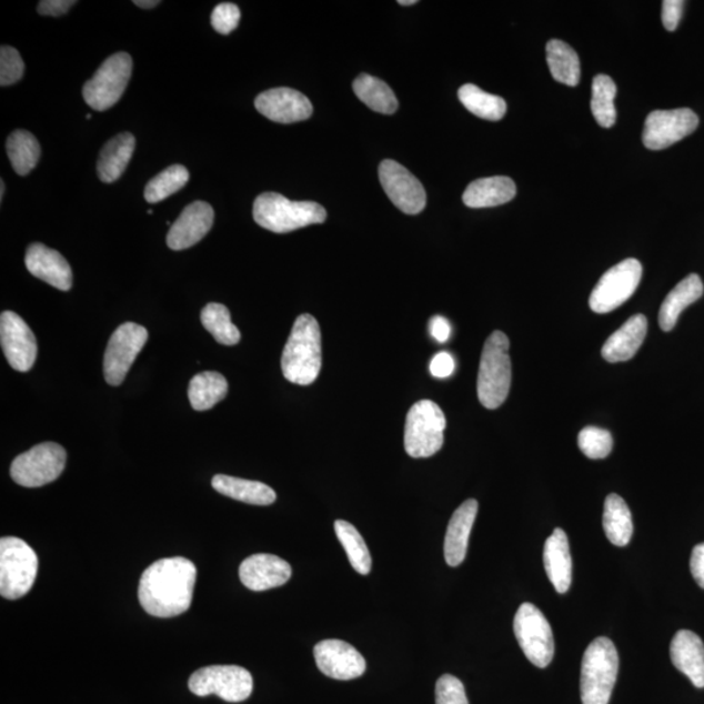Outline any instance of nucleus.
<instances>
[{
  "instance_id": "16",
  "label": "nucleus",
  "mask_w": 704,
  "mask_h": 704,
  "mask_svg": "<svg viewBox=\"0 0 704 704\" xmlns=\"http://www.w3.org/2000/svg\"><path fill=\"white\" fill-rule=\"evenodd\" d=\"M0 343L7 361L14 371L32 370L37 359V340L18 313L4 311L0 316Z\"/></svg>"
},
{
  "instance_id": "22",
  "label": "nucleus",
  "mask_w": 704,
  "mask_h": 704,
  "mask_svg": "<svg viewBox=\"0 0 704 704\" xmlns=\"http://www.w3.org/2000/svg\"><path fill=\"white\" fill-rule=\"evenodd\" d=\"M477 501L470 499L456 509L449 522L444 553L447 565L459 566L466 559L471 530L477 514Z\"/></svg>"
},
{
  "instance_id": "2",
  "label": "nucleus",
  "mask_w": 704,
  "mask_h": 704,
  "mask_svg": "<svg viewBox=\"0 0 704 704\" xmlns=\"http://www.w3.org/2000/svg\"><path fill=\"white\" fill-rule=\"evenodd\" d=\"M322 365L321 331L316 319L304 313L295 320L281 358L284 379L296 385H311Z\"/></svg>"
},
{
  "instance_id": "4",
  "label": "nucleus",
  "mask_w": 704,
  "mask_h": 704,
  "mask_svg": "<svg viewBox=\"0 0 704 704\" xmlns=\"http://www.w3.org/2000/svg\"><path fill=\"white\" fill-rule=\"evenodd\" d=\"M509 348L511 342L500 331L493 332L484 343L477 373V396L485 409H499L511 392L512 362Z\"/></svg>"
},
{
  "instance_id": "3",
  "label": "nucleus",
  "mask_w": 704,
  "mask_h": 704,
  "mask_svg": "<svg viewBox=\"0 0 704 704\" xmlns=\"http://www.w3.org/2000/svg\"><path fill=\"white\" fill-rule=\"evenodd\" d=\"M253 220L262 229L286 234L310 224L324 223L326 211L318 202L291 201L280 193L265 192L254 200Z\"/></svg>"
},
{
  "instance_id": "17",
  "label": "nucleus",
  "mask_w": 704,
  "mask_h": 704,
  "mask_svg": "<svg viewBox=\"0 0 704 704\" xmlns=\"http://www.w3.org/2000/svg\"><path fill=\"white\" fill-rule=\"evenodd\" d=\"M314 661L325 676L349 681L363 676L366 663L359 651L340 640L322 641L314 646Z\"/></svg>"
},
{
  "instance_id": "13",
  "label": "nucleus",
  "mask_w": 704,
  "mask_h": 704,
  "mask_svg": "<svg viewBox=\"0 0 704 704\" xmlns=\"http://www.w3.org/2000/svg\"><path fill=\"white\" fill-rule=\"evenodd\" d=\"M147 341V329L134 322H125L112 333L103 356V374L109 385L123 383Z\"/></svg>"
},
{
  "instance_id": "31",
  "label": "nucleus",
  "mask_w": 704,
  "mask_h": 704,
  "mask_svg": "<svg viewBox=\"0 0 704 704\" xmlns=\"http://www.w3.org/2000/svg\"><path fill=\"white\" fill-rule=\"evenodd\" d=\"M546 62L554 80L567 87H576L581 80L580 57L564 41L551 40L546 43Z\"/></svg>"
},
{
  "instance_id": "19",
  "label": "nucleus",
  "mask_w": 704,
  "mask_h": 704,
  "mask_svg": "<svg viewBox=\"0 0 704 704\" xmlns=\"http://www.w3.org/2000/svg\"><path fill=\"white\" fill-rule=\"evenodd\" d=\"M214 211L205 201H194L172 223L168 245L172 251H183L198 244L211 231Z\"/></svg>"
},
{
  "instance_id": "24",
  "label": "nucleus",
  "mask_w": 704,
  "mask_h": 704,
  "mask_svg": "<svg viewBox=\"0 0 704 704\" xmlns=\"http://www.w3.org/2000/svg\"><path fill=\"white\" fill-rule=\"evenodd\" d=\"M671 658L695 687H704V644L700 635L691 631L677 632L671 643Z\"/></svg>"
},
{
  "instance_id": "32",
  "label": "nucleus",
  "mask_w": 704,
  "mask_h": 704,
  "mask_svg": "<svg viewBox=\"0 0 704 704\" xmlns=\"http://www.w3.org/2000/svg\"><path fill=\"white\" fill-rule=\"evenodd\" d=\"M228 391V380L221 373L213 371L201 372L190 383L189 399L191 406L197 411L211 410L217 403L227 399Z\"/></svg>"
},
{
  "instance_id": "11",
  "label": "nucleus",
  "mask_w": 704,
  "mask_h": 704,
  "mask_svg": "<svg viewBox=\"0 0 704 704\" xmlns=\"http://www.w3.org/2000/svg\"><path fill=\"white\" fill-rule=\"evenodd\" d=\"M516 641L537 668H546L553 661L554 640L552 627L541 610L534 604L523 603L514 617Z\"/></svg>"
},
{
  "instance_id": "38",
  "label": "nucleus",
  "mask_w": 704,
  "mask_h": 704,
  "mask_svg": "<svg viewBox=\"0 0 704 704\" xmlns=\"http://www.w3.org/2000/svg\"><path fill=\"white\" fill-rule=\"evenodd\" d=\"M617 87L614 81L606 74H597L593 82V100H591V111L596 122L611 129L616 123V108H614V99H616Z\"/></svg>"
},
{
  "instance_id": "42",
  "label": "nucleus",
  "mask_w": 704,
  "mask_h": 704,
  "mask_svg": "<svg viewBox=\"0 0 704 704\" xmlns=\"http://www.w3.org/2000/svg\"><path fill=\"white\" fill-rule=\"evenodd\" d=\"M436 704H469L461 680L452 674L441 676L436 684Z\"/></svg>"
},
{
  "instance_id": "29",
  "label": "nucleus",
  "mask_w": 704,
  "mask_h": 704,
  "mask_svg": "<svg viewBox=\"0 0 704 704\" xmlns=\"http://www.w3.org/2000/svg\"><path fill=\"white\" fill-rule=\"evenodd\" d=\"M212 485L223 496L250 505H272L276 500V494L271 486L261 482L247 481V479L215 475Z\"/></svg>"
},
{
  "instance_id": "49",
  "label": "nucleus",
  "mask_w": 704,
  "mask_h": 704,
  "mask_svg": "<svg viewBox=\"0 0 704 704\" xmlns=\"http://www.w3.org/2000/svg\"><path fill=\"white\" fill-rule=\"evenodd\" d=\"M161 2L159 0H134L133 4L140 7V9H153V7L159 6Z\"/></svg>"
},
{
  "instance_id": "52",
  "label": "nucleus",
  "mask_w": 704,
  "mask_h": 704,
  "mask_svg": "<svg viewBox=\"0 0 704 704\" xmlns=\"http://www.w3.org/2000/svg\"><path fill=\"white\" fill-rule=\"evenodd\" d=\"M87 119H92V114H88V115H87Z\"/></svg>"
},
{
  "instance_id": "50",
  "label": "nucleus",
  "mask_w": 704,
  "mask_h": 704,
  "mask_svg": "<svg viewBox=\"0 0 704 704\" xmlns=\"http://www.w3.org/2000/svg\"><path fill=\"white\" fill-rule=\"evenodd\" d=\"M401 6H413L416 4V0H400L399 2Z\"/></svg>"
},
{
  "instance_id": "30",
  "label": "nucleus",
  "mask_w": 704,
  "mask_h": 704,
  "mask_svg": "<svg viewBox=\"0 0 704 704\" xmlns=\"http://www.w3.org/2000/svg\"><path fill=\"white\" fill-rule=\"evenodd\" d=\"M603 527L613 545L625 546L631 543L634 531L632 513L618 494L612 493L605 499Z\"/></svg>"
},
{
  "instance_id": "36",
  "label": "nucleus",
  "mask_w": 704,
  "mask_h": 704,
  "mask_svg": "<svg viewBox=\"0 0 704 704\" xmlns=\"http://www.w3.org/2000/svg\"><path fill=\"white\" fill-rule=\"evenodd\" d=\"M334 530L336 537L346 552L350 564L359 574L366 575L372 569V557L364 539L355 526L346 521H335Z\"/></svg>"
},
{
  "instance_id": "10",
  "label": "nucleus",
  "mask_w": 704,
  "mask_h": 704,
  "mask_svg": "<svg viewBox=\"0 0 704 704\" xmlns=\"http://www.w3.org/2000/svg\"><path fill=\"white\" fill-rule=\"evenodd\" d=\"M131 74L132 58L127 52L109 57L82 88L86 102L97 111L114 107L129 86Z\"/></svg>"
},
{
  "instance_id": "20",
  "label": "nucleus",
  "mask_w": 704,
  "mask_h": 704,
  "mask_svg": "<svg viewBox=\"0 0 704 704\" xmlns=\"http://www.w3.org/2000/svg\"><path fill=\"white\" fill-rule=\"evenodd\" d=\"M291 573L288 561L268 553L253 554L239 567V579L247 589L257 593L283 586L291 579Z\"/></svg>"
},
{
  "instance_id": "12",
  "label": "nucleus",
  "mask_w": 704,
  "mask_h": 704,
  "mask_svg": "<svg viewBox=\"0 0 704 704\" xmlns=\"http://www.w3.org/2000/svg\"><path fill=\"white\" fill-rule=\"evenodd\" d=\"M642 272V264L635 259L621 261L611 268L591 292V310L596 313H609L618 309L638 288Z\"/></svg>"
},
{
  "instance_id": "8",
  "label": "nucleus",
  "mask_w": 704,
  "mask_h": 704,
  "mask_svg": "<svg viewBox=\"0 0 704 704\" xmlns=\"http://www.w3.org/2000/svg\"><path fill=\"white\" fill-rule=\"evenodd\" d=\"M190 691L198 696L214 694L238 703L249 700L253 691L252 674L239 665H209L192 674Z\"/></svg>"
},
{
  "instance_id": "27",
  "label": "nucleus",
  "mask_w": 704,
  "mask_h": 704,
  "mask_svg": "<svg viewBox=\"0 0 704 704\" xmlns=\"http://www.w3.org/2000/svg\"><path fill=\"white\" fill-rule=\"evenodd\" d=\"M516 187L511 178L491 177L477 179L463 193L469 208H492L506 204L515 198Z\"/></svg>"
},
{
  "instance_id": "28",
  "label": "nucleus",
  "mask_w": 704,
  "mask_h": 704,
  "mask_svg": "<svg viewBox=\"0 0 704 704\" xmlns=\"http://www.w3.org/2000/svg\"><path fill=\"white\" fill-rule=\"evenodd\" d=\"M703 290L701 276L691 274L666 295L658 312V324L664 332H671L676 326L680 314L686 306L700 301Z\"/></svg>"
},
{
  "instance_id": "1",
  "label": "nucleus",
  "mask_w": 704,
  "mask_h": 704,
  "mask_svg": "<svg viewBox=\"0 0 704 704\" xmlns=\"http://www.w3.org/2000/svg\"><path fill=\"white\" fill-rule=\"evenodd\" d=\"M197 566L189 559L155 561L141 575L139 601L151 616L170 618L190 610L197 583Z\"/></svg>"
},
{
  "instance_id": "35",
  "label": "nucleus",
  "mask_w": 704,
  "mask_h": 704,
  "mask_svg": "<svg viewBox=\"0 0 704 704\" xmlns=\"http://www.w3.org/2000/svg\"><path fill=\"white\" fill-rule=\"evenodd\" d=\"M459 97L464 108L485 121L496 122L506 114V102L501 97L486 93L474 84L461 87Z\"/></svg>"
},
{
  "instance_id": "37",
  "label": "nucleus",
  "mask_w": 704,
  "mask_h": 704,
  "mask_svg": "<svg viewBox=\"0 0 704 704\" xmlns=\"http://www.w3.org/2000/svg\"><path fill=\"white\" fill-rule=\"evenodd\" d=\"M201 322L214 340L224 346H234L241 341V332L232 324L228 306L219 303H209L201 311Z\"/></svg>"
},
{
  "instance_id": "39",
  "label": "nucleus",
  "mask_w": 704,
  "mask_h": 704,
  "mask_svg": "<svg viewBox=\"0 0 704 704\" xmlns=\"http://www.w3.org/2000/svg\"><path fill=\"white\" fill-rule=\"evenodd\" d=\"M190 181V172L182 164H172L154 177L145 187V200L149 204H157L182 190Z\"/></svg>"
},
{
  "instance_id": "43",
  "label": "nucleus",
  "mask_w": 704,
  "mask_h": 704,
  "mask_svg": "<svg viewBox=\"0 0 704 704\" xmlns=\"http://www.w3.org/2000/svg\"><path fill=\"white\" fill-rule=\"evenodd\" d=\"M239 20L241 10L232 3H221L212 12V26L220 34L227 36L235 31Z\"/></svg>"
},
{
  "instance_id": "26",
  "label": "nucleus",
  "mask_w": 704,
  "mask_h": 704,
  "mask_svg": "<svg viewBox=\"0 0 704 704\" xmlns=\"http://www.w3.org/2000/svg\"><path fill=\"white\" fill-rule=\"evenodd\" d=\"M137 139L130 132L117 134L102 148L97 174L103 183H114L122 177L132 159Z\"/></svg>"
},
{
  "instance_id": "45",
  "label": "nucleus",
  "mask_w": 704,
  "mask_h": 704,
  "mask_svg": "<svg viewBox=\"0 0 704 704\" xmlns=\"http://www.w3.org/2000/svg\"><path fill=\"white\" fill-rule=\"evenodd\" d=\"M430 370L433 378L446 379L452 376L455 370L454 358L449 352H439L436 356L432 359Z\"/></svg>"
},
{
  "instance_id": "48",
  "label": "nucleus",
  "mask_w": 704,
  "mask_h": 704,
  "mask_svg": "<svg viewBox=\"0 0 704 704\" xmlns=\"http://www.w3.org/2000/svg\"><path fill=\"white\" fill-rule=\"evenodd\" d=\"M431 335L440 343H444L451 336L452 328L445 318L434 316L430 324Z\"/></svg>"
},
{
  "instance_id": "23",
  "label": "nucleus",
  "mask_w": 704,
  "mask_h": 704,
  "mask_svg": "<svg viewBox=\"0 0 704 704\" xmlns=\"http://www.w3.org/2000/svg\"><path fill=\"white\" fill-rule=\"evenodd\" d=\"M544 567L553 587L565 594L572 586L573 561L571 546L563 529H556L544 545Z\"/></svg>"
},
{
  "instance_id": "51",
  "label": "nucleus",
  "mask_w": 704,
  "mask_h": 704,
  "mask_svg": "<svg viewBox=\"0 0 704 704\" xmlns=\"http://www.w3.org/2000/svg\"><path fill=\"white\" fill-rule=\"evenodd\" d=\"M0 187H2V190H0V199H2V200H3V198H4V191H6V190H4L6 184H4V182H3V181H2V182H0Z\"/></svg>"
},
{
  "instance_id": "21",
  "label": "nucleus",
  "mask_w": 704,
  "mask_h": 704,
  "mask_svg": "<svg viewBox=\"0 0 704 704\" xmlns=\"http://www.w3.org/2000/svg\"><path fill=\"white\" fill-rule=\"evenodd\" d=\"M26 265L29 273L37 276L52 288L70 291L72 288V271L61 253L42 243H33L28 247Z\"/></svg>"
},
{
  "instance_id": "5",
  "label": "nucleus",
  "mask_w": 704,
  "mask_h": 704,
  "mask_svg": "<svg viewBox=\"0 0 704 704\" xmlns=\"http://www.w3.org/2000/svg\"><path fill=\"white\" fill-rule=\"evenodd\" d=\"M618 653L605 636L596 638L582 658V704H609L618 673Z\"/></svg>"
},
{
  "instance_id": "9",
  "label": "nucleus",
  "mask_w": 704,
  "mask_h": 704,
  "mask_svg": "<svg viewBox=\"0 0 704 704\" xmlns=\"http://www.w3.org/2000/svg\"><path fill=\"white\" fill-rule=\"evenodd\" d=\"M66 462L67 453L61 445L43 443L17 456L10 473L14 483L27 489H39L57 481L63 473Z\"/></svg>"
},
{
  "instance_id": "34",
  "label": "nucleus",
  "mask_w": 704,
  "mask_h": 704,
  "mask_svg": "<svg viewBox=\"0 0 704 704\" xmlns=\"http://www.w3.org/2000/svg\"><path fill=\"white\" fill-rule=\"evenodd\" d=\"M7 154L12 168L19 175L26 177L40 161V142L31 132L24 130L13 131L7 140Z\"/></svg>"
},
{
  "instance_id": "44",
  "label": "nucleus",
  "mask_w": 704,
  "mask_h": 704,
  "mask_svg": "<svg viewBox=\"0 0 704 704\" xmlns=\"http://www.w3.org/2000/svg\"><path fill=\"white\" fill-rule=\"evenodd\" d=\"M685 2L683 0H665L663 2L662 19L666 31H676L683 17Z\"/></svg>"
},
{
  "instance_id": "33",
  "label": "nucleus",
  "mask_w": 704,
  "mask_h": 704,
  "mask_svg": "<svg viewBox=\"0 0 704 704\" xmlns=\"http://www.w3.org/2000/svg\"><path fill=\"white\" fill-rule=\"evenodd\" d=\"M354 92L366 107L381 114L391 115L399 109V101L391 87L371 74L362 73L354 81Z\"/></svg>"
},
{
  "instance_id": "18",
  "label": "nucleus",
  "mask_w": 704,
  "mask_h": 704,
  "mask_svg": "<svg viewBox=\"0 0 704 704\" xmlns=\"http://www.w3.org/2000/svg\"><path fill=\"white\" fill-rule=\"evenodd\" d=\"M260 114L276 123H296L312 115L313 107L306 97L291 88H274L254 100Z\"/></svg>"
},
{
  "instance_id": "14",
  "label": "nucleus",
  "mask_w": 704,
  "mask_h": 704,
  "mask_svg": "<svg viewBox=\"0 0 704 704\" xmlns=\"http://www.w3.org/2000/svg\"><path fill=\"white\" fill-rule=\"evenodd\" d=\"M698 124L691 109L653 111L644 123L643 144L650 151H663L692 134Z\"/></svg>"
},
{
  "instance_id": "7",
  "label": "nucleus",
  "mask_w": 704,
  "mask_h": 704,
  "mask_svg": "<svg viewBox=\"0 0 704 704\" xmlns=\"http://www.w3.org/2000/svg\"><path fill=\"white\" fill-rule=\"evenodd\" d=\"M446 418L438 403L419 401L410 409L404 426V449L413 459H430L444 445Z\"/></svg>"
},
{
  "instance_id": "6",
  "label": "nucleus",
  "mask_w": 704,
  "mask_h": 704,
  "mask_svg": "<svg viewBox=\"0 0 704 704\" xmlns=\"http://www.w3.org/2000/svg\"><path fill=\"white\" fill-rule=\"evenodd\" d=\"M39 572V557L32 546L19 537L0 541V594L17 601L32 590Z\"/></svg>"
},
{
  "instance_id": "25",
  "label": "nucleus",
  "mask_w": 704,
  "mask_h": 704,
  "mask_svg": "<svg viewBox=\"0 0 704 704\" xmlns=\"http://www.w3.org/2000/svg\"><path fill=\"white\" fill-rule=\"evenodd\" d=\"M647 319L635 314L604 343L602 355L606 362L618 363L631 361L638 352L647 335Z\"/></svg>"
},
{
  "instance_id": "47",
  "label": "nucleus",
  "mask_w": 704,
  "mask_h": 704,
  "mask_svg": "<svg viewBox=\"0 0 704 704\" xmlns=\"http://www.w3.org/2000/svg\"><path fill=\"white\" fill-rule=\"evenodd\" d=\"M691 571L695 582L704 589V543L694 546L691 559Z\"/></svg>"
},
{
  "instance_id": "46",
  "label": "nucleus",
  "mask_w": 704,
  "mask_h": 704,
  "mask_svg": "<svg viewBox=\"0 0 704 704\" xmlns=\"http://www.w3.org/2000/svg\"><path fill=\"white\" fill-rule=\"evenodd\" d=\"M74 4H77L74 0H42L39 3V12L43 17L58 18L69 12Z\"/></svg>"
},
{
  "instance_id": "15",
  "label": "nucleus",
  "mask_w": 704,
  "mask_h": 704,
  "mask_svg": "<svg viewBox=\"0 0 704 704\" xmlns=\"http://www.w3.org/2000/svg\"><path fill=\"white\" fill-rule=\"evenodd\" d=\"M379 177L388 198L400 211L406 214H419L424 211V187L406 168L393 160H385L380 164Z\"/></svg>"
},
{
  "instance_id": "41",
  "label": "nucleus",
  "mask_w": 704,
  "mask_h": 704,
  "mask_svg": "<svg viewBox=\"0 0 704 704\" xmlns=\"http://www.w3.org/2000/svg\"><path fill=\"white\" fill-rule=\"evenodd\" d=\"M26 66L17 49H0V86L9 87L21 80Z\"/></svg>"
},
{
  "instance_id": "40",
  "label": "nucleus",
  "mask_w": 704,
  "mask_h": 704,
  "mask_svg": "<svg viewBox=\"0 0 704 704\" xmlns=\"http://www.w3.org/2000/svg\"><path fill=\"white\" fill-rule=\"evenodd\" d=\"M579 445L581 452L590 460L606 459L613 449V439L610 431L586 426L580 432Z\"/></svg>"
}]
</instances>
